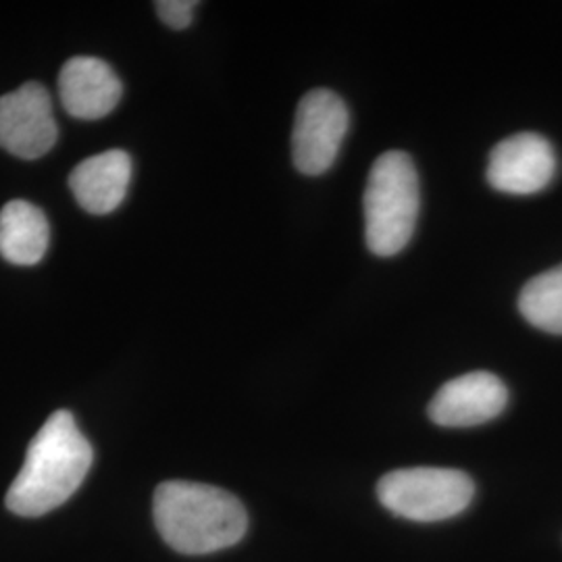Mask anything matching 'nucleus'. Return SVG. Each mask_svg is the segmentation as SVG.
<instances>
[{"instance_id": "1", "label": "nucleus", "mask_w": 562, "mask_h": 562, "mask_svg": "<svg viewBox=\"0 0 562 562\" xmlns=\"http://www.w3.org/2000/svg\"><path fill=\"white\" fill-rule=\"evenodd\" d=\"M94 461V450L69 411H57L27 446L25 461L7 492V508L42 517L67 503Z\"/></svg>"}, {"instance_id": "2", "label": "nucleus", "mask_w": 562, "mask_h": 562, "mask_svg": "<svg viewBox=\"0 0 562 562\" xmlns=\"http://www.w3.org/2000/svg\"><path fill=\"white\" fill-rule=\"evenodd\" d=\"M153 508L162 540L181 554L220 552L240 542L248 529L244 504L206 483H161Z\"/></svg>"}, {"instance_id": "3", "label": "nucleus", "mask_w": 562, "mask_h": 562, "mask_svg": "<svg viewBox=\"0 0 562 562\" xmlns=\"http://www.w3.org/2000/svg\"><path fill=\"white\" fill-rule=\"evenodd\" d=\"M364 240L378 257L402 252L419 220V176L413 159L402 150L380 155L364 188Z\"/></svg>"}, {"instance_id": "4", "label": "nucleus", "mask_w": 562, "mask_h": 562, "mask_svg": "<svg viewBox=\"0 0 562 562\" xmlns=\"http://www.w3.org/2000/svg\"><path fill=\"white\" fill-rule=\"evenodd\" d=\"M475 494L473 480L442 467H413L383 475L378 483L380 503L396 517L434 522L461 515Z\"/></svg>"}, {"instance_id": "5", "label": "nucleus", "mask_w": 562, "mask_h": 562, "mask_svg": "<svg viewBox=\"0 0 562 562\" xmlns=\"http://www.w3.org/2000/svg\"><path fill=\"white\" fill-rule=\"evenodd\" d=\"M350 127L346 102L327 88L302 97L292 130V161L304 176H323L338 159Z\"/></svg>"}, {"instance_id": "6", "label": "nucleus", "mask_w": 562, "mask_h": 562, "mask_svg": "<svg viewBox=\"0 0 562 562\" xmlns=\"http://www.w3.org/2000/svg\"><path fill=\"white\" fill-rule=\"evenodd\" d=\"M59 138L53 102L38 81L0 97V148L20 159H41Z\"/></svg>"}, {"instance_id": "7", "label": "nucleus", "mask_w": 562, "mask_h": 562, "mask_svg": "<svg viewBox=\"0 0 562 562\" xmlns=\"http://www.w3.org/2000/svg\"><path fill=\"white\" fill-rule=\"evenodd\" d=\"M557 173L552 144L540 134L521 132L498 142L487 162V183L513 196L538 194L550 186Z\"/></svg>"}, {"instance_id": "8", "label": "nucleus", "mask_w": 562, "mask_h": 562, "mask_svg": "<svg viewBox=\"0 0 562 562\" xmlns=\"http://www.w3.org/2000/svg\"><path fill=\"white\" fill-rule=\"evenodd\" d=\"M506 404L508 390L503 380L487 371H473L443 383L427 413L440 427H477L501 417Z\"/></svg>"}, {"instance_id": "9", "label": "nucleus", "mask_w": 562, "mask_h": 562, "mask_svg": "<svg viewBox=\"0 0 562 562\" xmlns=\"http://www.w3.org/2000/svg\"><path fill=\"white\" fill-rule=\"evenodd\" d=\"M123 86L109 63L97 57H74L60 69L63 109L76 120L106 117L121 101Z\"/></svg>"}, {"instance_id": "10", "label": "nucleus", "mask_w": 562, "mask_h": 562, "mask_svg": "<svg viewBox=\"0 0 562 562\" xmlns=\"http://www.w3.org/2000/svg\"><path fill=\"white\" fill-rule=\"evenodd\" d=\"M130 181V155L125 150H106L81 161L69 176V188L83 211L109 215L125 199Z\"/></svg>"}, {"instance_id": "11", "label": "nucleus", "mask_w": 562, "mask_h": 562, "mask_svg": "<svg viewBox=\"0 0 562 562\" xmlns=\"http://www.w3.org/2000/svg\"><path fill=\"white\" fill-rule=\"evenodd\" d=\"M50 229L38 206L25 201L4 204L0 211V255L13 265H36L48 250Z\"/></svg>"}, {"instance_id": "12", "label": "nucleus", "mask_w": 562, "mask_h": 562, "mask_svg": "<svg viewBox=\"0 0 562 562\" xmlns=\"http://www.w3.org/2000/svg\"><path fill=\"white\" fill-rule=\"evenodd\" d=\"M519 311L529 325L562 336V265L525 283Z\"/></svg>"}, {"instance_id": "13", "label": "nucleus", "mask_w": 562, "mask_h": 562, "mask_svg": "<svg viewBox=\"0 0 562 562\" xmlns=\"http://www.w3.org/2000/svg\"><path fill=\"white\" fill-rule=\"evenodd\" d=\"M155 7L165 25H169L171 30H186L194 20V11L199 2L196 0H159L155 2Z\"/></svg>"}]
</instances>
